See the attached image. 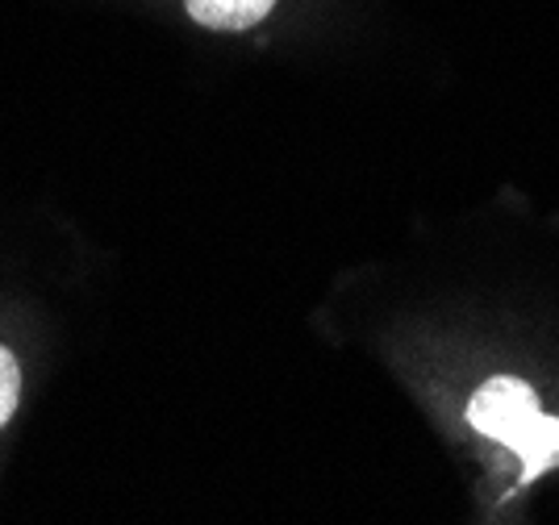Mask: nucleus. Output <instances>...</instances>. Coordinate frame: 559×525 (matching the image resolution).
<instances>
[{
    "label": "nucleus",
    "mask_w": 559,
    "mask_h": 525,
    "mask_svg": "<svg viewBox=\"0 0 559 525\" xmlns=\"http://www.w3.org/2000/svg\"><path fill=\"white\" fill-rule=\"evenodd\" d=\"M467 426L522 458V484L559 467V417L538 409L535 389L518 375L485 380L467 405Z\"/></svg>",
    "instance_id": "obj_1"
},
{
    "label": "nucleus",
    "mask_w": 559,
    "mask_h": 525,
    "mask_svg": "<svg viewBox=\"0 0 559 525\" xmlns=\"http://www.w3.org/2000/svg\"><path fill=\"white\" fill-rule=\"evenodd\" d=\"M188 17L205 29H222V34H238V29H255L276 0H185Z\"/></svg>",
    "instance_id": "obj_2"
},
{
    "label": "nucleus",
    "mask_w": 559,
    "mask_h": 525,
    "mask_svg": "<svg viewBox=\"0 0 559 525\" xmlns=\"http://www.w3.org/2000/svg\"><path fill=\"white\" fill-rule=\"evenodd\" d=\"M17 396H22V367L13 359V350L0 346V430L9 426V417L17 409Z\"/></svg>",
    "instance_id": "obj_3"
}]
</instances>
